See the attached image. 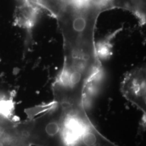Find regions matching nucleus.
Listing matches in <instances>:
<instances>
[{"label":"nucleus","instance_id":"obj_1","mask_svg":"<svg viewBox=\"0 0 146 146\" xmlns=\"http://www.w3.org/2000/svg\"><path fill=\"white\" fill-rule=\"evenodd\" d=\"M29 119L16 121L20 140L29 146H118L103 135L84 104H42L27 110Z\"/></svg>","mask_w":146,"mask_h":146},{"label":"nucleus","instance_id":"obj_2","mask_svg":"<svg viewBox=\"0 0 146 146\" xmlns=\"http://www.w3.org/2000/svg\"><path fill=\"white\" fill-rule=\"evenodd\" d=\"M63 40L64 63L52 84V103L84 104L89 82L99 72L95 32L87 28H67L61 31Z\"/></svg>","mask_w":146,"mask_h":146},{"label":"nucleus","instance_id":"obj_3","mask_svg":"<svg viewBox=\"0 0 146 146\" xmlns=\"http://www.w3.org/2000/svg\"><path fill=\"white\" fill-rule=\"evenodd\" d=\"M146 68H137L127 73L121 84V90L126 99L146 115Z\"/></svg>","mask_w":146,"mask_h":146},{"label":"nucleus","instance_id":"obj_4","mask_svg":"<svg viewBox=\"0 0 146 146\" xmlns=\"http://www.w3.org/2000/svg\"><path fill=\"white\" fill-rule=\"evenodd\" d=\"M16 146H30L29 145H27V144H25V143H21V142H19L18 144H17V145Z\"/></svg>","mask_w":146,"mask_h":146}]
</instances>
